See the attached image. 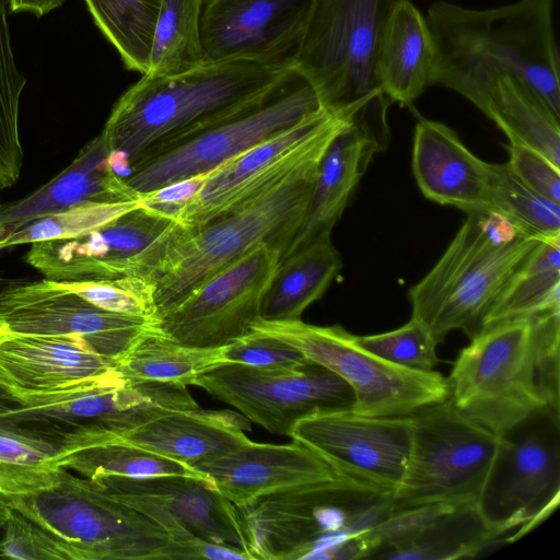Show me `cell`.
<instances>
[{"label":"cell","instance_id":"37","mask_svg":"<svg viewBox=\"0 0 560 560\" xmlns=\"http://www.w3.org/2000/svg\"><path fill=\"white\" fill-rule=\"evenodd\" d=\"M8 9L7 0H0V190L18 183L24 159L19 115L26 79L15 62Z\"/></svg>","mask_w":560,"mask_h":560},{"label":"cell","instance_id":"3","mask_svg":"<svg viewBox=\"0 0 560 560\" xmlns=\"http://www.w3.org/2000/svg\"><path fill=\"white\" fill-rule=\"evenodd\" d=\"M446 380L455 407L498 434L536 412H560V311L486 327Z\"/></svg>","mask_w":560,"mask_h":560},{"label":"cell","instance_id":"21","mask_svg":"<svg viewBox=\"0 0 560 560\" xmlns=\"http://www.w3.org/2000/svg\"><path fill=\"white\" fill-rule=\"evenodd\" d=\"M315 0H208L200 20L202 63L293 61Z\"/></svg>","mask_w":560,"mask_h":560},{"label":"cell","instance_id":"30","mask_svg":"<svg viewBox=\"0 0 560 560\" xmlns=\"http://www.w3.org/2000/svg\"><path fill=\"white\" fill-rule=\"evenodd\" d=\"M479 109L505 133L512 144L529 147L560 167L559 118L521 79L495 74Z\"/></svg>","mask_w":560,"mask_h":560},{"label":"cell","instance_id":"6","mask_svg":"<svg viewBox=\"0 0 560 560\" xmlns=\"http://www.w3.org/2000/svg\"><path fill=\"white\" fill-rule=\"evenodd\" d=\"M401 0H315L294 68L323 106L340 112L387 98L378 60L387 23Z\"/></svg>","mask_w":560,"mask_h":560},{"label":"cell","instance_id":"11","mask_svg":"<svg viewBox=\"0 0 560 560\" xmlns=\"http://www.w3.org/2000/svg\"><path fill=\"white\" fill-rule=\"evenodd\" d=\"M143 203L88 233L31 244L24 260L55 282L139 277L151 282L187 232Z\"/></svg>","mask_w":560,"mask_h":560},{"label":"cell","instance_id":"31","mask_svg":"<svg viewBox=\"0 0 560 560\" xmlns=\"http://www.w3.org/2000/svg\"><path fill=\"white\" fill-rule=\"evenodd\" d=\"M68 457L59 436L0 421V497L10 502L55 488Z\"/></svg>","mask_w":560,"mask_h":560},{"label":"cell","instance_id":"14","mask_svg":"<svg viewBox=\"0 0 560 560\" xmlns=\"http://www.w3.org/2000/svg\"><path fill=\"white\" fill-rule=\"evenodd\" d=\"M378 493L337 476L292 487L238 509L250 560L306 559L322 538L349 534Z\"/></svg>","mask_w":560,"mask_h":560},{"label":"cell","instance_id":"16","mask_svg":"<svg viewBox=\"0 0 560 560\" xmlns=\"http://www.w3.org/2000/svg\"><path fill=\"white\" fill-rule=\"evenodd\" d=\"M289 436L318 455L336 475L392 497L408 463L412 417L327 411L300 420Z\"/></svg>","mask_w":560,"mask_h":560},{"label":"cell","instance_id":"43","mask_svg":"<svg viewBox=\"0 0 560 560\" xmlns=\"http://www.w3.org/2000/svg\"><path fill=\"white\" fill-rule=\"evenodd\" d=\"M0 540V557L24 560H84L73 545L51 535L12 509Z\"/></svg>","mask_w":560,"mask_h":560},{"label":"cell","instance_id":"44","mask_svg":"<svg viewBox=\"0 0 560 560\" xmlns=\"http://www.w3.org/2000/svg\"><path fill=\"white\" fill-rule=\"evenodd\" d=\"M224 357L228 363L264 370H292L312 362L289 343L255 331L225 346Z\"/></svg>","mask_w":560,"mask_h":560},{"label":"cell","instance_id":"26","mask_svg":"<svg viewBox=\"0 0 560 560\" xmlns=\"http://www.w3.org/2000/svg\"><path fill=\"white\" fill-rule=\"evenodd\" d=\"M109 148L102 136L90 140L52 179L30 195L0 206V232L31 220L89 202L140 200L109 161Z\"/></svg>","mask_w":560,"mask_h":560},{"label":"cell","instance_id":"5","mask_svg":"<svg viewBox=\"0 0 560 560\" xmlns=\"http://www.w3.org/2000/svg\"><path fill=\"white\" fill-rule=\"evenodd\" d=\"M434 267L409 291L411 318L439 345L454 330L471 340L542 238L497 211L471 212Z\"/></svg>","mask_w":560,"mask_h":560},{"label":"cell","instance_id":"4","mask_svg":"<svg viewBox=\"0 0 560 560\" xmlns=\"http://www.w3.org/2000/svg\"><path fill=\"white\" fill-rule=\"evenodd\" d=\"M335 136L261 190L187 230L152 281L156 320L258 244L278 249L280 258L284 255L302 225L322 156Z\"/></svg>","mask_w":560,"mask_h":560},{"label":"cell","instance_id":"51","mask_svg":"<svg viewBox=\"0 0 560 560\" xmlns=\"http://www.w3.org/2000/svg\"><path fill=\"white\" fill-rule=\"evenodd\" d=\"M2 205L1 197H0V206Z\"/></svg>","mask_w":560,"mask_h":560},{"label":"cell","instance_id":"47","mask_svg":"<svg viewBox=\"0 0 560 560\" xmlns=\"http://www.w3.org/2000/svg\"><path fill=\"white\" fill-rule=\"evenodd\" d=\"M208 173L172 183L160 189L141 194V202L176 218L177 212L201 189Z\"/></svg>","mask_w":560,"mask_h":560},{"label":"cell","instance_id":"48","mask_svg":"<svg viewBox=\"0 0 560 560\" xmlns=\"http://www.w3.org/2000/svg\"><path fill=\"white\" fill-rule=\"evenodd\" d=\"M197 559L250 560L247 552L235 546L198 539L195 544Z\"/></svg>","mask_w":560,"mask_h":560},{"label":"cell","instance_id":"28","mask_svg":"<svg viewBox=\"0 0 560 560\" xmlns=\"http://www.w3.org/2000/svg\"><path fill=\"white\" fill-rule=\"evenodd\" d=\"M435 47L425 18L409 0L392 13L383 37L378 77L384 95L411 104L433 85Z\"/></svg>","mask_w":560,"mask_h":560},{"label":"cell","instance_id":"17","mask_svg":"<svg viewBox=\"0 0 560 560\" xmlns=\"http://www.w3.org/2000/svg\"><path fill=\"white\" fill-rule=\"evenodd\" d=\"M280 252L258 244L174 305L156 326L173 340L199 348H222L250 332Z\"/></svg>","mask_w":560,"mask_h":560},{"label":"cell","instance_id":"32","mask_svg":"<svg viewBox=\"0 0 560 560\" xmlns=\"http://www.w3.org/2000/svg\"><path fill=\"white\" fill-rule=\"evenodd\" d=\"M156 323L115 361L114 370L120 377L192 385L207 371L228 363L224 347L183 345L163 334Z\"/></svg>","mask_w":560,"mask_h":560},{"label":"cell","instance_id":"2","mask_svg":"<svg viewBox=\"0 0 560 560\" xmlns=\"http://www.w3.org/2000/svg\"><path fill=\"white\" fill-rule=\"evenodd\" d=\"M293 61L202 63L173 75H149L115 103L101 131L131 164L145 151L217 125L262 98Z\"/></svg>","mask_w":560,"mask_h":560},{"label":"cell","instance_id":"7","mask_svg":"<svg viewBox=\"0 0 560 560\" xmlns=\"http://www.w3.org/2000/svg\"><path fill=\"white\" fill-rule=\"evenodd\" d=\"M9 505L75 546L84 560H190L156 522L67 468L55 488Z\"/></svg>","mask_w":560,"mask_h":560},{"label":"cell","instance_id":"12","mask_svg":"<svg viewBox=\"0 0 560 560\" xmlns=\"http://www.w3.org/2000/svg\"><path fill=\"white\" fill-rule=\"evenodd\" d=\"M560 412L544 410L499 433L495 458L477 510L498 537L518 539L559 505Z\"/></svg>","mask_w":560,"mask_h":560},{"label":"cell","instance_id":"46","mask_svg":"<svg viewBox=\"0 0 560 560\" xmlns=\"http://www.w3.org/2000/svg\"><path fill=\"white\" fill-rule=\"evenodd\" d=\"M508 150L506 163L515 176L537 194L560 203V167L529 147L510 143Z\"/></svg>","mask_w":560,"mask_h":560},{"label":"cell","instance_id":"27","mask_svg":"<svg viewBox=\"0 0 560 560\" xmlns=\"http://www.w3.org/2000/svg\"><path fill=\"white\" fill-rule=\"evenodd\" d=\"M249 427V420L242 413L199 407L161 415L115 440L191 467L250 441L244 432Z\"/></svg>","mask_w":560,"mask_h":560},{"label":"cell","instance_id":"24","mask_svg":"<svg viewBox=\"0 0 560 560\" xmlns=\"http://www.w3.org/2000/svg\"><path fill=\"white\" fill-rule=\"evenodd\" d=\"M114 371L80 338L0 329V389L10 399L63 390Z\"/></svg>","mask_w":560,"mask_h":560},{"label":"cell","instance_id":"15","mask_svg":"<svg viewBox=\"0 0 560 560\" xmlns=\"http://www.w3.org/2000/svg\"><path fill=\"white\" fill-rule=\"evenodd\" d=\"M192 385L233 406L267 431L288 436L304 418L354 406L348 383L315 362L292 370L226 363L207 371Z\"/></svg>","mask_w":560,"mask_h":560},{"label":"cell","instance_id":"41","mask_svg":"<svg viewBox=\"0 0 560 560\" xmlns=\"http://www.w3.org/2000/svg\"><path fill=\"white\" fill-rule=\"evenodd\" d=\"M355 339L365 350L406 369L432 371L439 363L435 352L438 343L428 329L412 318L394 330L355 336Z\"/></svg>","mask_w":560,"mask_h":560},{"label":"cell","instance_id":"49","mask_svg":"<svg viewBox=\"0 0 560 560\" xmlns=\"http://www.w3.org/2000/svg\"><path fill=\"white\" fill-rule=\"evenodd\" d=\"M65 0H7L8 8L13 13H31L43 16L62 5Z\"/></svg>","mask_w":560,"mask_h":560},{"label":"cell","instance_id":"18","mask_svg":"<svg viewBox=\"0 0 560 560\" xmlns=\"http://www.w3.org/2000/svg\"><path fill=\"white\" fill-rule=\"evenodd\" d=\"M92 480L112 497L156 522L188 552L190 560L197 559L195 544L199 538L235 546L248 555L238 509L203 476H102Z\"/></svg>","mask_w":560,"mask_h":560},{"label":"cell","instance_id":"9","mask_svg":"<svg viewBox=\"0 0 560 560\" xmlns=\"http://www.w3.org/2000/svg\"><path fill=\"white\" fill-rule=\"evenodd\" d=\"M412 440L393 511L428 504L476 508L492 468L499 434L464 415L450 398L411 413Z\"/></svg>","mask_w":560,"mask_h":560},{"label":"cell","instance_id":"50","mask_svg":"<svg viewBox=\"0 0 560 560\" xmlns=\"http://www.w3.org/2000/svg\"><path fill=\"white\" fill-rule=\"evenodd\" d=\"M9 502L0 497V527H2L11 513Z\"/></svg>","mask_w":560,"mask_h":560},{"label":"cell","instance_id":"45","mask_svg":"<svg viewBox=\"0 0 560 560\" xmlns=\"http://www.w3.org/2000/svg\"><path fill=\"white\" fill-rule=\"evenodd\" d=\"M454 510L456 508L450 504L436 503L393 511L383 522L363 535L372 545L374 555L382 547L412 537Z\"/></svg>","mask_w":560,"mask_h":560},{"label":"cell","instance_id":"23","mask_svg":"<svg viewBox=\"0 0 560 560\" xmlns=\"http://www.w3.org/2000/svg\"><path fill=\"white\" fill-rule=\"evenodd\" d=\"M191 467L237 509L292 487L338 476L318 455L293 440L287 444L248 441Z\"/></svg>","mask_w":560,"mask_h":560},{"label":"cell","instance_id":"25","mask_svg":"<svg viewBox=\"0 0 560 560\" xmlns=\"http://www.w3.org/2000/svg\"><path fill=\"white\" fill-rule=\"evenodd\" d=\"M412 171L428 199L466 213L492 211L491 163L478 159L446 125L417 122Z\"/></svg>","mask_w":560,"mask_h":560},{"label":"cell","instance_id":"1","mask_svg":"<svg viewBox=\"0 0 560 560\" xmlns=\"http://www.w3.org/2000/svg\"><path fill=\"white\" fill-rule=\"evenodd\" d=\"M425 20L435 47L433 85L455 91L479 108L490 80L511 73L560 118L553 0L488 9L440 0L430 5Z\"/></svg>","mask_w":560,"mask_h":560},{"label":"cell","instance_id":"42","mask_svg":"<svg viewBox=\"0 0 560 560\" xmlns=\"http://www.w3.org/2000/svg\"><path fill=\"white\" fill-rule=\"evenodd\" d=\"M107 312L154 317L153 283L139 277L58 282Z\"/></svg>","mask_w":560,"mask_h":560},{"label":"cell","instance_id":"13","mask_svg":"<svg viewBox=\"0 0 560 560\" xmlns=\"http://www.w3.org/2000/svg\"><path fill=\"white\" fill-rule=\"evenodd\" d=\"M16 407L0 408V421L52 434L94 431L108 440L183 405L178 384L129 381L115 371L63 390L30 394L13 399Z\"/></svg>","mask_w":560,"mask_h":560},{"label":"cell","instance_id":"35","mask_svg":"<svg viewBox=\"0 0 560 560\" xmlns=\"http://www.w3.org/2000/svg\"><path fill=\"white\" fill-rule=\"evenodd\" d=\"M94 23L115 47L126 68L149 71L161 0H84Z\"/></svg>","mask_w":560,"mask_h":560},{"label":"cell","instance_id":"40","mask_svg":"<svg viewBox=\"0 0 560 560\" xmlns=\"http://www.w3.org/2000/svg\"><path fill=\"white\" fill-rule=\"evenodd\" d=\"M491 199L497 211L532 235L546 238L560 234V203L521 182L508 163L492 164Z\"/></svg>","mask_w":560,"mask_h":560},{"label":"cell","instance_id":"36","mask_svg":"<svg viewBox=\"0 0 560 560\" xmlns=\"http://www.w3.org/2000/svg\"><path fill=\"white\" fill-rule=\"evenodd\" d=\"M203 3L205 0H161L145 74L173 75L202 65Z\"/></svg>","mask_w":560,"mask_h":560},{"label":"cell","instance_id":"22","mask_svg":"<svg viewBox=\"0 0 560 560\" xmlns=\"http://www.w3.org/2000/svg\"><path fill=\"white\" fill-rule=\"evenodd\" d=\"M388 106L385 101L364 106L329 142L302 225L282 257L331 235L372 158L387 147Z\"/></svg>","mask_w":560,"mask_h":560},{"label":"cell","instance_id":"10","mask_svg":"<svg viewBox=\"0 0 560 560\" xmlns=\"http://www.w3.org/2000/svg\"><path fill=\"white\" fill-rule=\"evenodd\" d=\"M250 331L284 341L339 375L353 390L352 410L358 413L405 416L448 398L447 380L441 373L390 363L362 348L355 336L339 325L258 318Z\"/></svg>","mask_w":560,"mask_h":560},{"label":"cell","instance_id":"33","mask_svg":"<svg viewBox=\"0 0 560 560\" xmlns=\"http://www.w3.org/2000/svg\"><path fill=\"white\" fill-rule=\"evenodd\" d=\"M560 311V234L542 238L509 281L485 327Z\"/></svg>","mask_w":560,"mask_h":560},{"label":"cell","instance_id":"38","mask_svg":"<svg viewBox=\"0 0 560 560\" xmlns=\"http://www.w3.org/2000/svg\"><path fill=\"white\" fill-rule=\"evenodd\" d=\"M66 468L90 479L102 476L128 478L164 475L202 476L184 463L118 440L74 453L68 459Z\"/></svg>","mask_w":560,"mask_h":560},{"label":"cell","instance_id":"34","mask_svg":"<svg viewBox=\"0 0 560 560\" xmlns=\"http://www.w3.org/2000/svg\"><path fill=\"white\" fill-rule=\"evenodd\" d=\"M498 537L476 508L448 512L410 538L380 548L384 559H460L475 557Z\"/></svg>","mask_w":560,"mask_h":560},{"label":"cell","instance_id":"8","mask_svg":"<svg viewBox=\"0 0 560 560\" xmlns=\"http://www.w3.org/2000/svg\"><path fill=\"white\" fill-rule=\"evenodd\" d=\"M324 108L314 88L293 67L262 98L244 110L142 153L131 164L125 180L141 195L211 172Z\"/></svg>","mask_w":560,"mask_h":560},{"label":"cell","instance_id":"19","mask_svg":"<svg viewBox=\"0 0 560 560\" xmlns=\"http://www.w3.org/2000/svg\"><path fill=\"white\" fill-rule=\"evenodd\" d=\"M158 320L98 308L60 283L22 278L0 291V329L82 339L115 363Z\"/></svg>","mask_w":560,"mask_h":560},{"label":"cell","instance_id":"29","mask_svg":"<svg viewBox=\"0 0 560 560\" xmlns=\"http://www.w3.org/2000/svg\"><path fill=\"white\" fill-rule=\"evenodd\" d=\"M342 267L331 235L322 236L279 260L264 295L260 319L299 320L319 300Z\"/></svg>","mask_w":560,"mask_h":560},{"label":"cell","instance_id":"20","mask_svg":"<svg viewBox=\"0 0 560 560\" xmlns=\"http://www.w3.org/2000/svg\"><path fill=\"white\" fill-rule=\"evenodd\" d=\"M355 115L324 108L290 129L212 170L201 189L177 212L187 229L200 226L261 190L339 132Z\"/></svg>","mask_w":560,"mask_h":560},{"label":"cell","instance_id":"39","mask_svg":"<svg viewBox=\"0 0 560 560\" xmlns=\"http://www.w3.org/2000/svg\"><path fill=\"white\" fill-rule=\"evenodd\" d=\"M141 205V200L89 202L39 217L0 232V252L19 245L74 237L101 228Z\"/></svg>","mask_w":560,"mask_h":560}]
</instances>
